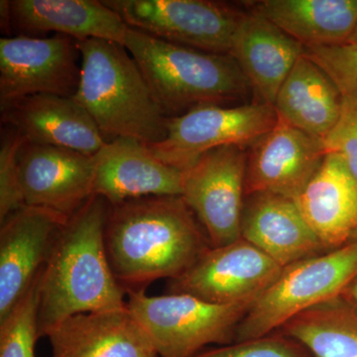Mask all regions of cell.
I'll return each mask as SVG.
<instances>
[{
    "instance_id": "obj_18",
    "label": "cell",
    "mask_w": 357,
    "mask_h": 357,
    "mask_svg": "<svg viewBox=\"0 0 357 357\" xmlns=\"http://www.w3.org/2000/svg\"><path fill=\"white\" fill-rule=\"evenodd\" d=\"M46 337L52 357H159L128 306L75 314Z\"/></svg>"
},
{
    "instance_id": "obj_29",
    "label": "cell",
    "mask_w": 357,
    "mask_h": 357,
    "mask_svg": "<svg viewBox=\"0 0 357 357\" xmlns=\"http://www.w3.org/2000/svg\"><path fill=\"white\" fill-rule=\"evenodd\" d=\"M323 141L326 154L338 155L357 182V98H344L340 121Z\"/></svg>"
},
{
    "instance_id": "obj_28",
    "label": "cell",
    "mask_w": 357,
    "mask_h": 357,
    "mask_svg": "<svg viewBox=\"0 0 357 357\" xmlns=\"http://www.w3.org/2000/svg\"><path fill=\"white\" fill-rule=\"evenodd\" d=\"M196 357H314L301 342L280 332L222 345Z\"/></svg>"
},
{
    "instance_id": "obj_12",
    "label": "cell",
    "mask_w": 357,
    "mask_h": 357,
    "mask_svg": "<svg viewBox=\"0 0 357 357\" xmlns=\"http://www.w3.org/2000/svg\"><path fill=\"white\" fill-rule=\"evenodd\" d=\"M68 220L56 211L23 206L0 222V321L38 278Z\"/></svg>"
},
{
    "instance_id": "obj_10",
    "label": "cell",
    "mask_w": 357,
    "mask_h": 357,
    "mask_svg": "<svg viewBox=\"0 0 357 357\" xmlns=\"http://www.w3.org/2000/svg\"><path fill=\"white\" fill-rule=\"evenodd\" d=\"M77 40L52 37L0 39V107L35 95L74 98L81 77Z\"/></svg>"
},
{
    "instance_id": "obj_3",
    "label": "cell",
    "mask_w": 357,
    "mask_h": 357,
    "mask_svg": "<svg viewBox=\"0 0 357 357\" xmlns=\"http://www.w3.org/2000/svg\"><path fill=\"white\" fill-rule=\"evenodd\" d=\"M81 77L74 100L88 112L103 139L133 138L146 145L167 136V116L137 63L115 42L77 41Z\"/></svg>"
},
{
    "instance_id": "obj_25",
    "label": "cell",
    "mask_w": 357,
    "mask_h": 357,
    "mask_svg": "<svg viewBox=\"0 0 357 357\" xmlns=\"http://www.w3.org/2000/svg\"><path fill=\"white\" fill-rule=\"evenodd\" d=\"M41 273L20 304L0 321V357H36Z\"/></svg>"
},
{
    "instance_id": "obj_6",
    "label": "cell",
    "mask_w": 357,
    "mask_h": 357,
    "mask_svg": "<svg viewBox=\"0 0 357 357\" xmlns=\"http://www.w3.org/2000/svg\"><path fill=\"white\" fill-rule=\"evenodd\" d=\"M126 305L159 357H196L208 345L234 344L250 309L211 304L188 294L148 296L145 289L128 291Z\"/></svg>"
},
{
    "instance_id": "obj_1",
    "label": "cell",
    "mask_w": 357,
    "mask_h": 357,
    "mask_svg": "<svg viewBox=\"0 0 357 357\" xmlns=\"http://www.w3.org/2000/svg\"><path fill=\"white\" fill-rule=\"evenodd\" d=\"M110 269L126 291L182 276L211 248L181 196H150L110 206L105 230Z\"/></svg>"
},
{
    "instance_id": "obj_5",
    "label": "cell",
    "mask_w": 357,
    "mask_h": 357,
    "mask_svg": "<svg viewBox=\"0 0 357 357\" xmlns=\"http://www.w3.org/2000/svg\"><path fill=\"white\" fill-rule=\"evenodd\" d=\"M357 276V241L282 269L237 326L234 342L278 332L317 305L340 297Z\"/></svg>"
},
{
    "instance_id": "obj_23",
    "label": "cell",
    "mask_w": 357,
    "mask_h": 357,
    "mask_svg": "<svg viewBox=\"0 0 357 357\" xmlns=\"http://www.w3.org/2000/svg\"><path fill=\"white\" fill-rule=\"evenodd\" d=\"M255 10L305 48L349 43L357 24V0H264Z\"/></svg>"
},
{
    "instance_id": "obj_17",
    "label": "cell",
    "mask_w": 357,
    "mask_h": 357,
    "mask_svg": "<svg viewBox=\"0 0 357 357\" xmlns=\"http://www.w3.org/2000/svg\"><path fill=\"white\" fill-rule=\"evenodd\" d=\"M1 20L21 35L55 32L77 41L100 39L123 46L128 25L102 1L13 0L1 1Z\"/></svg>"
},
{
    "instance_id": "obj_30",
    "label": "cell",
    "mask_w": 357,
    "mask_h": 357,
    "mask_svg": "<svg viewBox=\"0 0 357 357\" xmlns=\"http://www.w3.org/2000/svg\"><path fill=\"white\" fill-rule=\"evenodd\" d=\"M342 296L345 299L349 300V302L357 305V276L349 283Z\"/></svg>"
},
{
    "instance_id": "obj_2",
    "label": "cell",
    "mask_w": 357,
    "mask_h": 357,
    "mask_svg": "<svg viewBox=\"0 0 357 357\" xmlns=\"http://www.w3.org/2000/svg\"><path fill=\"white\" fill-rule=\"evenodd\" d=\"M109 210L93 195L59 232L40 278L39 337L75 314L128 306L105 252Z\"/></svg>"
},
{
    "instance_id": "obj_24",
    "label": "cell",
    "mask_w": 357,
    "mask_h": 357,
    "mask_svg": "<svg viewBox=\"0 0 357 357\" xmlns=\"http://www.w3.org/2000/svg\"><path fill=\"white\" fill-rule=\"evenodd\" d=\"M278 332L314 357H357V305L340 296L301 312Z\"/></svg>"
},
{
    "instance_id": "obj_8",
    "label": "cell",
    "mask_w": 357,
    "mask_h": 357,
    "mask_svg": "<svg viewBox=\"0 0 357 357\" xmlns=\"http://www.w3.org/2000/svg\"><path fill=\"white\" fill-rule=\"evenodd\" d=\"M129 27L208 53L229 54L244 13L208 0H103Z\"/></svg>"
},
{
    "instance_id": "obj_13",
    "label": "cell",
    "mask_w": 357,
    "mask_h": 357,
    "mask_svg": "<svg viewBox=\"0 0 357 357\" xmlns=\"http://www.w3.org/2000/svg\"><path fill=\"white\" fill-rule=\"evenodd\" d=\"M95 172V155L25 142L20 153L23 203L70 218L93 196Z\"/></svg>"
},
{
    "instance_id": "obj_7",
    "label": "cell",
    "mask_w": 357,
    "mask_h": 357,
    "mask_svg": "<svg viewBox=\"0 0 357 357\" xmlns=\"http://www.w3.org/2000/svg\"><path fill=\"white\" fill-rule=\"evenodd\" d=\"M278 123L273 105H201L169 117L165 139L147 145L155 156L185 172L204 153L222 146L255 145Z\"/></svg>"
},
{
    "instance_id": "obj_21",
    "label": "cell",
    "mask_w": 357,
    "mask_h": 357,
    "mask_svg": "<svg viewBox=\"0 0 357 357\" xmlns=\"http://www.w3.org/2000/svg\"><path fill=\"white\" fill-rule=\"evenodd\" d=\"M295 202L326 251L354 241L357 234V182L338 155H326Z\"/></svg>"
},
{
    "instance_id": "obj_26",
    "label": "cell",
    "mask_w": 357,
    "mask_h": 357,
    "mask_svg": "<svg viewBox=\"0 0 357 357\" xmlns=\"http://www.w3.org/2000/svg\"><path fill=\"white\" fill-rule=\"evenodd\" d=\"M304 55L325 70L344 98H357V44L307 47Z\"/></svg>"
},
{
    "instance_id": "obj_27",
    "label": "cell",
    "mask_w": 357,
    "mask_h": 357,
    "mask_svg": "<svg viewBox=\"0 0 357 357\" xmlns=\"http://www.w3.org/2000/svg\"><path fill=\"white\" fill-rule=\"evenodd\" d=\"M25 139L15 129L2 132L0 145V222L24 206L21 194L20 153Z\"/></svg>"
},
{
    "instance_id": "obj_32",
    "label": "cell",
    "mask_w": 357,
    "mask_h": 357,
    "mask_svg": "<svg viewBox=\"0 0 357 357\" xmlns=\"http://www.w3.org/2000/svg\"><path fill=\"white\" fill-rule=\"evenodd\" d=\"M354 241H357V234H356V236H354Z\"/></svg>"
},
{
    "instance_id": "obj_19",
    "label": "cell",
    "mask_w": 357,
    "mask_h": 357,
    "mask_svg": "<svg viewBox=\"0 0 357 357\" xmlns=\"http://www.w3.org/2000/svg\"><path fill=\"white\" fill-rule=\"evenodd\" d=\"M305 47L253 9L243 13L229 55L236 61L260 102L274 105Z\"/></svg>"
},
{
    "instance_id": "obj_20",
    "label": "cell",
    "mask_w": 357,
    "mask_h": 357,
    "mask_svg": "<svg viewBox=\"0 0 357 357\" xmlns=\"http://www.w3.org/2000/svg\"><path fill=\"white\" fill-rule=\"evenodd\" d=\"M241 238L260 249L282 268L326 251L305 220L295 199L272 192L245 196Z\"/></svg>"
},
{
    "instance_id": "obj_31",
    "label": "cell",
    "mask_w": 357,
    "mask_h": 357,
    "mask_svg": "<svg viewBox=\"0 0 357 357\" xmlns=\"http://www.w3.org/2000/svg\"><path fill=\"white\" fill-rule=\"evenodd\" d=\"M349 43L357 44V24L356 29H354V33H352L351 39H349Z\"/></svg>"
},
{
    "instance_id": "obj_22",
    "label": "cell",
    "mask_w": 357,
    "mask_h": 357,
    "mask_svg": "<svg viewBox=\"0 0 357 357\" xmlns=\"http://www.w3.org/2000/svg\"><path fill=\"white\" fill-rule=\"evenodd\" d=\"M344 96L328 74L303 54L274 103L278 121L325 138L340 121Z\"/></svg>"
},
{
    "instance_id": "obj_15",
    "label": "cell",
    "mask_w": 357,
    "mask_h": 357,
    "mask_svg": "<svg viewBox=\"0 0 357 357\" xmlns=\"http://www.w3.org/2000/svg\"><path fill=\"white\" fill-rule=\"evenodd\" d=\"M93 195L110 204L150 196H182L184 172L133 138L109 141L95 155Z\"/></svg>"
},
{
    "instance_id": "obj_16",
    "label": "cell",
    "mask_w": 357,
    "mask_h": 357,
    "mask_svg": "<svg viewBox=\"0 0 357 357\" xmlns=\"http://www.w3.org/2000/svg\"><path fill=\"white\" fill-rule=\"evenodd\" d=\"M1 122L31 144L65 148L88 156L107 144L88 112L73 98L35 95L20 98L1 109Z\"/></svg>"
},
{
    "instance_id": "obj_11",
    "label": "cell",
    "mask_w": 357,
    "mask_h": 357,
    "mask_svg": "<svg viewBox=\"0 0 357 357\" xmlns=\"http://www.w3.org/2000/svg\"><path fill=\"white\" fill-rule=\"evenodd\" d=\"M282 269L260 249L241 238L208 249L182 276L169 281L167 294H188L211 304L251 307Z\"/></svg>"
},
{
    "instance_id": "obj_14",
    "label": "cell",
    "mask_w": 357,
    "mask_h": 357,
    "mask_svg": "<svg viewBox=\"0 0 357 357\" xmlns=\"http://www.w3.org/2000/svg\"><path fill=\"white\" fill-rule=\"evenodd\" d=\"M326 155L323 139L278 121L248 155L245 196L272 192L297 199Z\"/></svg>"
},
{
    "instance_id": "obj_4",
    "label": "cell",
    "mask_w": 357,
    "mask_h": 357,
    "mask_svg": "<svg viewBox=\"0 0 357 357\" xmlns=\"http://www.w3.org/2000/svg\"><path fill=\"white\" fill-rule=\"evenodd\" d=\"M123 46L168 117L201 105L229 107L252 91L229 54L171 43L129 26Z\"/></svg>"
},
{
    "instance_id": "obj_9",
    "label": "cell",
    "mask_w": 357,
    "mask_h": 357,
    "mask_svg": "<svg viewBox=\"0 0 357 357\" xmlns=\"http://www.w3.org/2000/svg\"><path fill=\"white\" fill-rule=\"evenodd\" d=\"M248 158L244 147L215 148L184 172L181 197L198 218L211 248L241 238Z\"/></svg>"
}]
</instances>
